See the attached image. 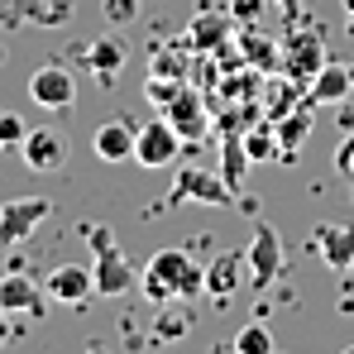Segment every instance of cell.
I'll list each match as a JSON object with an SVG mask.
<instances>
[{"mask_svg":"<svg viewBox=\"0 0 354 354\" xmlns=\"http://www.w3.org/2000/svg\"><path fill=\"white\" fill-rule=\"evenodd\" d=\"M139 288H144L149 301H158V306L187 301V297L206 292V268L192 263L187 249H158V254L149 259V268L139 273Z\"/></svg>","mask_w":354,"mask_h":354,"instance_id":"1","label":"cell"},{"mask_svg":"<svg viewBox=\"0 0 354 354\" xmlns=\"http://www.w3.org/2000/svg\"><path fill=\"white\" fill-rule=\"evenodd\" d=\"M86 239H91V283H96V297H124L134 288V268L124 259V249L115 244V235L106 225H86Z\"/></svg>","mask_w":354,"mask_h":354,"instance_id":"2","label":"cell"},{"mask_svg":"<svg viewBox=\"0 0 354 354\" xmlns=\"http://www.w3.org/2000/svg\"><path fill=\"white\" fill-rule=\"evenodd\" d=\"M187 201H196V206H230L235 201V187L221 173H206V168H192L187 163L173 177V187H168V206H187Z\"/></svg>","mask_w":354,"mask_h":354,"instance_id":"3","label":"cell"},{"mask_svg":"<svg viewBox=\"0 0 354 354\" xmlns=\"http://www.w3.org/2000/svg\"><path fill=\"white\" fill-rule=\"evenodd\" d=\"M321 67H326V39H321V29H297V34L283 39V62H278L283 77H292L297 86H306Z\"/></svg>","mask_w":354,"mask_h":354,"instance_id":"4","label":"cell"},{"mask_svg":"<svg viewBox=\"0 0 354 354\" xmlns=\"http://www.w3.org/2000/svg\"><path fill=\"white\" fill-rule=\"evenodd\" d=\"M48 216H53V201L48 196H15V201H5L0 206V249L24 244Z\"/></svg>","mask_w":354,"mask_h":354,"instance_id":"5","label":"cell"},{"mask_svg":"<svg viewBox=\"0 0 354 354\" xmlns=\"http://www.w3.org/2000/svg\"><path fill=\"white\" fill-rule=\"evenodd\" d=\"M177 149H182V134L163 115L139 124V134H134V163L139 168H168V163H177Z\"/></svg>","mask_w":354,"mask_h":354,"instance_id":"6","label":"cell"},{"mask_svg":"<svg viewBox=\"0 0 354 354\" xmlns=\"http://www.w3.org/2000/svg\"><path fill=\"white\" fill-rule=\"evenodd\" d=\"M244 259H249V278L259 288L278 283L283 278V239H278V230L273 225H259L254 239H249V249H244Z\"/></svg>","mask_w":354,"mask_h":354,"instance_id":"7","label":"cell"},{"mask_svg":"<svg viewBox=\"0 0 354 354\" xmlns=\"http://www.w3.org/2000/svg\"><path fill=\"white\" fill-rule=\"evenodd\" d=\"M29 101L44 106V111H67V106L77 101V82H72V72L58 67V62L39 67V72L29 77Z\"/></svg>","mask_w":354,"mask_h":354,"instance_id":"8","label":"cell"},{"mask_svg":"<svg viewBox=\"0 0 354 354\" xmlns=\"http://www.w3.org/2000/svg\"><path fill=\"white\" fill-rule=\"evenodd\" d=\"M244 273H249V259H244V254H235V249L216 254V259L206 263V292L216 297V301H230V297L244 288Z\"/></svg>","mask_w":354,"mask_h":354,"instance_id":"9","label":"cell"},{"mask_svg":"<svg viewBox=\"0 0 354 354\" xmlns=\"http://www.w3.org/2000/svg\"><path fill=\"white\" fill-rule=\"evenodd\" d=\"M0 306L10 316H44V297H39V283L19 268L0 273Z\"/></svg>","mask_w":354,"mask_h":354,"instance_id":"10","label":"cell"},{"mask_svg":"<svg viewBox=\"0 0 354 354\" xmlns=\"http://www.w3.org/2000/svg\"><path fill=\"white\" fill-rule=\"evenodd\" d=\"M350 91H354L350 62H326V67L306 82V101H311V106H340Z\"/></svg>","mask_w":354,"mask_h":354,"instance_id":"11","label":"cell"},{"mask_svg":"<svg viewBox=\"0 0 354 354\" xmlns=\"http://www.w3.org/2000/svg\"><path fill=\"white\" fill-rule=\"evenodd\" d=\"M19 153H24V168H34V173H58L62 163H67V144L53 129H29L24 144H19Z\"/></svg>","mask_w":354,"mask_h":354,"instance_id":"12","label":"cell"},{"mask_svg":"<svg viewBox=\"0 0 354 354\" xmlns=\"http://www.w3.org/2000/svg\"><path fill=\"white\" fill-rule=\"evenodd\" d=\"M48 297L62 301V306H82L86 297L96 292V283H91V268H82V263H58L53 273H48Z\"/></svg>","mask_w":354,"mask_h":354,"instance_id":"13","label":"cell"},{"mask_svg":"<svg viewBox=\"0 0 354 354\" xmlns=\"http://www.w3.org/2000/svg\"><path fill=\"white\" fill-rule=\"evenodd\" d=\"M316 106L311 101H297L288 115L273 120V134H278V158H297V149L311 139V124H316V115H311Z\"/></svg>","mask_w":354,"mask_h":354,"instance_id":"14","label":"cell"},{"mask_svg":"<svg viewBox=\"0 0 354 354\" xmlns=\"http://www.w3.org/2000/svg\"><path fill=\"white\" fill-rule=\"evenodd\" d=\"M163 120L173 124L182 139H201V134H206V106H201V96H196L192 86H182L173 101L163 106Z\"/></svg>","mask_w":354,"mask_h":354,"instance_id":"15","label":"cell"},{"mask_svg":"<svg viewBox=\"0 0 354 354\" xmlns=\"http://www.w3.org/2000/svg\"><path fill=\"white\" fill-rule=\"evenodd\" d=\"M134 134H139L134 120H106V124L96 129L91 149H96L101 163H124V158H134Z\"/></svg>","mask_w":354,"mask_h":354,"instance_id":"16","label":"cell"},{"mask_svg":"<svg viewBox=\"0 0 354 354\" xmlns=\"http://www.w3.org/2000/svg\"><path fill=\"white\" fill-rule=\"evenodd\" d=\"M316 254H321L326 268H335V273L354 268V230L350 225H316Z\"/></svg>","mask_w":354,"mask_h":354,"instance_id":"17","label":"cell"},{"mask_svg":"<svg viewBox=\"0 0 354 354\" xmlns=\"http://www.w3.org/2000/svg\"><path fill=\"white\" fill-rule=\"evenodd\" d=\"M230 39V15H221V10H211V15H196L192 24H187V48L192 53H216L221 44Z\"/></svg>","mask_w":354,"mask_h":354,"instance_id":"18","label":"cell"},{"mask_svg":"<svg viewBox=\"0 0 354 354\" xmlns=\"http://www.w3.org/2000/svg\"><path fill=\"white\" fill-rule=\"evenodd\" d=\"M235 44L244 48V62H249V67H259V72H273V67L283 62V44H278V39H268V34H259V29H244Z\"/></svg>","mask_w":354,"mask_h":354,"instance_id":"19","label":"cell"},{"mask_svg":"<svg viewBox=\"0 0 354 354\" xmlns=\"http://www.w3.org/2000/svg\"><path fill=\"white\" fill-rule=\"evenodd\" d=\"M254 168V158H249V149H244V134H225V144H221V177L230 182V187H244V177Z\"/></svg>","mask_w":354,"mask_h":354,"instance_id":"20","label":"cell"},{"mask_svg":"<svg viewBox=\"0 0 354 354\" xmlns=\"http://www.w3.org/2000/svg\"><path fill=\"white\" fill-rule=\"evenodd\" d=\"M82 58H86V67H91L96 77H106V82H111L120 67H124V44H120V39H96V44H86V53H82Z\"/></svg>","mask_w":354,"mask_h":354,"instance_id":"21","label":"cell"},{"mask_svg":"<svg viewBox=\"0 0 354 354\" xmlns=\"http://www.w3.org/2000/svg\"><path fill=\"white\" fill-rule=\"evenodd\" d=\"M230 350H235V354H273V350H278V340H273V330H268L263 321H249L244 330H235Z\"/></svg>","mask_w":354,"mask_h":354,"instance_id":"22","label":"cell"},{"mask_svg":"<svg viewBox=\"0 0 354 354\" xmlns=\"http://www.w3.org/2000/svg\"><path fill=\"white\" fill-rule=\"evenodd\" d=\"M244 149H249V158L254 163H268L273 153H278V134H273V120H254V129H244Z\"/></svg>","mask_w":354,"mask_h":354,"instance_id":"23","label":"cell"},{"mask_svg":"<svg viewBox=\"0 0 354 354\" xmlns=\"http://www.w3.org/2000/svg\"><path fill=\"white\" fill-rule=\"evenodd\" d=\"M192 330V316L187 311H177L173 301H168V311L163 316H153V340H182Z\"/></svg>","mask_w":354,"mask_h":354,"instance_id":"24","label":"cell"},{"mask_svg":"<svg viewBox=\"0 0 354 354\" xmlns=\"http://www.w3.org/2000/svg\"><path fill=\"white\" fill-rule=\"evenodd\" d=\"M149 72H158V77H182V82H187V58H182V48H177V44H168V48H153Z\"/></svg>","mask_w":354,"mask_h":354,"instance_id":"25","label":"cell"},{"mask_svg":"<svg viewBox=\"0 0 354 354\" xmlns=\"http://www.w3.org/2000/svg\"><path fill=\"white\" fill-rule=\"evenodd\" d=\"M187 82L182 77H158V72H149V82H144V96H149V106H168L177 91H182Z\"/></svg>","mask_w":354,"mask_h":354,"instance_id":"26","label":"cell"},{"mask_svg":"<svg viewBox=\"0 0 354 354\" xmlns=\"http://www.w3.org/2000/svg\"><path fill=\"white\" fill-rule=\"evenodd\" d=\"M29 134V124L15 115V111H0V149H19Z\"/></svg>","mask_w":354,"mask_h":354,"instance_id":"27","label":"cell"},{"mask_svg":"<svg viewBox=\"0 0 354 354\" xmlns=\"http://www.w3.org/2000/svg\"><path fill=\"white\" fill-rule=\"evenodd\" d=\"M139 15V0H106V19L111 24H129Z\"/></svg>","mask_w":354,"mask_h":354,"instance_id":"28","label":"cell"},{"mask_svg":"<svg viewBox=\"0 0 354 354\" xmlns=\"http://www.w3.org/2000/svg\"><path fill=\"white\" fill-rule=\"evenodd\" d=\"M335 173L354 177V134H345V139H340V149H335Z\"/></svg>","mask_w":354,"mask_h":354,"instance_id":"29","label":"cell"},{"mask_svg":"<svg viewBox=\"0 0 354 354\" xmlns=\"http://www.w3.org/2000/svg\"><path fill=\"white\" fill-rule=\"evenodd\" d=\"M235 15L239 19H254L259 15V0H235Z\"/></svg>","mask_w":354,"mask_h":354,"instance_id":"30","label":"cell"},{"mask_svg":"<svg viewBox=\"0 0 354 354\" xmlns=\"http://www.w3.org/2000/svg\"><path fill=\"white\" fill-rule=\"evenodd\" d=\"M5 316H10V311H5V306H0V345H5V340H10V321H5Z\"/></svg>","mask_w":354,"mask_h":354,"instance_id":"31","label":"cell"},{"mask_svg":"<svg viewBox=\"0 0 354 354\" xmlns=\"http://www.w3.org/2000/svg\"><path fill=\"white\" fill-rule=\"evenodd\" d=\"M278 5H283V10H297V5H301V0H278Z\"/></svg>","mask_w":354,"mask_h":354,"instance_id":"32","label":"cell"},{"mask_svg":"<svg viewBox=\"0 0 354 354\" xmlns=\"http://www.w3.org/2000/svg\"><path fill=\"white\" fill-rule=\"evenodd\" d=\"M345 5H350V29H354V0H345Z\"/></svg>","mask_w":354,"mask_h":354,"instance_id":"33","label":"cell"},{"mask_svg":"<svg viewBox=\"0 0 354 354\" xmlns=\"http://www.w3.org/2000/svg\"><path fill=\"white\" fill-rule=\"evenodd\" d=\"M350 72H354V67H350Z\"/></svg>","mask_w":354,"mask_h":354,"instance_id":"34","label":"cell"}]
</instances>
